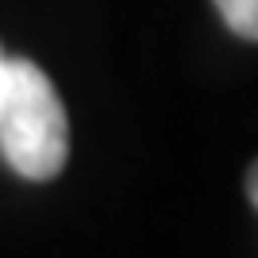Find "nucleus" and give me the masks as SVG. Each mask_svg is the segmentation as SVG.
<instances>
[{
  "label": "nucleus",
  "mask_w": 258,
  "mask_h": 258,
  "mask_svg": "<svg viewBox=\"0 0 258 258\" xmlns=\"http://www.w3.org/2000/svg\"><path fill=\"white\" fill-rule=\"evenodd\" d=\"M0 158L27 181L58 177L70 158V119L54 81L31 58H8L0 100Z\"/></svg>",
  "instance_id": "f257e3e1"
},
{
  "label": "nucleus",
  "mask_w": 258,
  "mask_h": 258,
  "mask_svg": "<svg viewBox=\"0 0 258 258\" xmlns=\"http://www.w3.org/2000/svg\"><path fill=\"white\" fill-rule=\"evenodd\" d=\"M212 4L239 39L258 43V0H212Z\"/></svg>",
  "instance_id": "f03ea898"
},
{
  "label": "nucleus",
  "mask_w": 258,
  "mask_h": 258,
  "mask_svg": "<svg viewBox=\"0 0 258 258\" xmlns=\"http://www.w3.org/2000/svg\"><path fill=\"white\" fill-rule=\"evenodd\" d=\"M247 197H250V205L258 208V162L250 166V173H247Z\"/></svg>",
  "instance_id": "7ed1b4c3"
},
{
  "label": "nucleus",
  "mask_w": 258,
  "mask_h": 258,
  "mask_svg": "<svg viewBox=\"0 0 258 258\" xmlns=\"http://www.w3.org/2000/svg\"><path fill=\"white\" fill-rule=\"evenodd\" d=\"M4 85H8V54L0 50V100H4Z\"/></svg>",
  "instance_id": "20e7f679"
}]
</instances>
